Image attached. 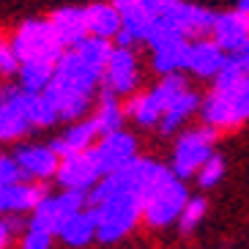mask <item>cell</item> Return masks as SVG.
<instances>
[{
    "label": "cell",
    "mask_w": 249,
    "mask_h": 249,
    "mask_svg": "<svg viewBox=\"0 0 249 249\" xmlns=\"http://www.w3.org/2000/svg\"><path fill=\"white\" fill-rule=\"evenodd\" d=\"M205 211H208V203H205V197H189L186 200V205L181 208V213H178V225H181L183 233H192L195 227L203 222Z\"/></svg>",
    "instance_id": "4316f807"
},
{
    "label": "cell",
    "mask_w": 249,
    "mask_h": 249,
    "mask_svg": "<svg viewBox=\"0 0 249 249\" xmlns=\"http://www.w3.org/2000/svg\"><path fill=\"white\" fill-rule=\"evenodd\" d=\"M52 247V235L44 230H33L28 227V233L22 238V249H50Z\"/></svg>",
    "instance_id": "4dcf8cb0"
},
{
    "label": "cell",
    "mask_w": 249,
    "mask_h": 249,
    "mask_svg": "<svg viewBox=\"0 0 249 249\" xmlns=\"http://www.w3.org/2000/svg\"><path fill=\"white\" fill-rule=\"evenodd\" d=\"M249 115V52L227 55L213 77V90L203 102V118L211 129H235Z\"/></svg>",
    "instance_id": "3957f363"
},
{
    "label": "cell",
    "mask_w": 249,
    "mask_h": 249,
    "mask_svg": "<svg viewBox=\"0 0 249 249\" xmlns=\"http://www.w3.org/2000/svg\"><path fill=\"white\" fill-rule=\"evenodd\" d=\"M93 124H96V129H99V137L112 134V132L121 129V124H124V107L118 104V96L102 90L99 107H96V112H93Z\"/></svg>",
    "instance_id": "603a6c76"
},
{
    "label": "cell",
    "mask_w": 249,
    "mask_h": 249,
    "mask_svg": "<svg viewBox=\"0 0 249 249\" xmlns=\"http://www.w3.org/2000/svg\"><path fill=\"white\" fill-rule=\"evenodd\" d=\"M17 71V60L11 55V47L0 38V74H14Z\"/></svg>",
    "instance_id": "1f68e13d"
},
{
    "label": "cell",
    "mask_w": 249,
    "mask_h": 249,
    "mask_svg": "<svg viewBox=\"0 0 249 249\" xmlns=\"http://www.w3.org/2000/svg\"><path fill=\"white\" fill-rule=\"evenodd\" d=\"M19 230V222H6L0 219V249H6L8 241H11V235Z\"/></svg>",
    "instance_id": "d6a6232c"
},
{
    "label": "cell",
    "mask_w": 249,
    "mask_h": 249,
    "mask_svg": "<svg viewBox=\"0 0 249 249\" xmlns=\"http://www.w3.org/2000/svg\"><path fill=\"white\" fill-rule=\"evenodd\" d=\"M8 47H11V55H14L17 66H22V63L55 66L58 58L66 52L63 44L58 41V36L52 33L47 19H28V22H22Z\"/></svg>",
    "instance_id": "5b68a950"
},
{
    "label": "cell",
    "mask_w": 249,
    "mask_h": 249,
    "mask_svg": "<svg viewBox=\"0 0 249 249\" xmlns=\"http://www.w3.org/2000/svg\"><path fill=\"white\" fill-rule=\"evenodd\" d=\"M216 142V129H195L178 137L176 151H173V176L176 178H192L203 167V161L213 154Z\"/></svg>",
    "instance_id": "9c48e42d"
},
{
    "label": "cell",
    "mask_w": 249,
    "mask_h": 249,
    "mask_svg": "<svg viewBox=\"0 0 249 249\" xmlns=\"http://www.w3.org/2000/svg\"><path fill=\"white\" fill-rule=\"evenodd\" d=\"M159 161L151 159H132L126 167L115 170L110 176L99 178L90 186L85 203L90 205L96 219V238L102 244H112L124 238L140 219L142 205V189L148 178L154 176Z\"/></svg>",
    "instance_id": "6da1fadb"
},
{
    "label": "cell",
    "mask_w": 249,
    "mask_h": 249,
    "mask_svg": "<svg viewBox=\"0 0 249 249\" xmlns=\"http://www.w3.org/2000/svg\"><path fill=\"white\" fill-rule=\"evenodd\" d=\"M189 200V192L183 186L181 178L170 173V167L156 164L154 176L148 178L145 189H142V205H140V216L154 227H164L178 219L181 208Z\"/></svg>",
    "instance_id": "277c9868"
},
{
    "label": "cell",
    "mask_w": 249,
    "mask_h": 249,
    "mask_svg": "<svg viewBox=\"0 0 249 249\" xmlns=\"http://www.w3.org/2000/svg\"><path fill=\"white\" fill-rule=\"evenodd\" d=\"M47 192L38 183H11V186H0V213H22L33 211Z\"/></svg>",
    "instance_id": "ac0fdd59"
},
{
    "label": "cell",
    "mask_w": 249,
    "mask_h": 249,
    "mask_svg": "<svg viewBox=\"0 0 249 249\" xmlns=\"http://www.w3.org/2000/svg\"><path fill=\"white\" fill-rule=\"evenodd\" d=\"M140 71H137V58L129 47H112L110 58L102 69V90L112 96H132L137 88Z\"/></svg>",
    "instance_id": "30bf717a"
},
{
    "label": "cell",
    "mask_w": 249,
    "mask_h": 249,
    "mask_svg": "<svg viewBox=\"0 0 249 249\" xmlns=\"http://www.w3.org/2000/svg\"><path fill=\"white\" fill-rule=\"evenodd\" d=\"M183 88H186V82H183L181 74H164V80L154 90H148L142 96H132L124 112L129 118H134L140 126H154V124H159V118H161V112L167 110V104Z\"/></svg>",
    "instance_id": "52a82bcc"
},
{
    "label": "cell",
    "mask_w": 249,
    "mask_h": 249,
    "mask_svg": "<svg viewBox=\"0 0 249 249\" xmlns=\"http://www.w3.org/2000/svg\"><path fill=\"white\" fill-rule=\"evenodd\" d=\"M183 52H186V41H170L154 50V69L161 74H178L183 69Z\"/></svg>",
    "instance_id": "cb8c5ba5"
},
{
    "label": "cell",
    "mask_w": 249,
    "mask_h": 249,
    "mask_svg": "<svg viewBox=\"0 0 249 249\" xmlns=\"http://www.w3.org/2000/svg\"><path fill=\"white\" fill-rule=\"evenodd\" d=\"M52 28V33L58 36V41L63 44V50H71L88 36V28H85V11L82 8H58L55 14L47 19Z\"/></svg>",
    "instance_id": "e0dca14e"
},
{
    "label": "cell",
    "mask_w": 249,
    "mask_h": 249,
    "mask_svg": "<svg viewBox=\"0 0 249 249\" xmlns=\"http://www.w3.org/2000/svg\"><path fill=\"white\" fill-rule=\"evenodd\" d=\"M99 140V129H96L93 118H88V121H80V124H74L71 129H69L66 134H60L55 142H52V151H55V156L58 159H63V156H71V154H80V151H85V148H90Z\"/></svg>",
    "instance_id": "d6986e66"
},
{
    "label": "cell",
    "mask_w": 249,
    "mask_h": 249,
    "mask_svg": "<svg viewBox=\"0 0 249 249\" xmlns=\"http://www.w3.org/2000/svg\"><path fill=\"white\" fill-rule=\"evenodd\" d=\"M30 121H33V129H44V126H52L58 118L52 112L50 102H47L41 93H30Z\"/></svg>",
    "instance_id": "f1b7e54d"
},
{
    "label": "cell",
    "mask_w": 249,
    "mask_h": 249,
    "mask_svg": "<svg viewBox=\"0 0 249 249\" xmlns=\"http://www.w3.org/2000/svg\"><path fill=\"white\" fill-rule=\"evenodd\" d=\"M197 104H200V99L192 90H186L183 88L181 93L173 99V102L167 104V110L161 112V118H159V129H161V134H173L178 129V126L186 121V118L192 115V112L197 110Z\"/></svg>",
    "instance_id": "44dd1931"
},
{
    "label": "cell",
    "mask_w": 249,
    "mask_h": 249,
    "mask_svg": "<svg viewBox=\"0 0 249 249\" xmlns=\"http://www.w3.org/2000/svg\"><path fill=\"white\" fill-rule=\"evenodd\" d=\"M85 11V28H88V36L96 38H110L118 36L121 30V17H118V8L112 3H93V6L82 8Z\"/></svg>",
    "instance_id": "ffe728a7"
},
{
    "label": "cell",
    "mask_w": 249,
    "mask_h": 249,
    "mask_svg": "<svg viewBox=\"0 0 249 249\" xmlns=\"http://www.w3.org/2000/svg\"><path fill=\"white\" fill-rule=\"evenodd\" d=\"M227 55L213 44L211 38H192L186 41V52H183V69H189L197 77H216L219 69L225 66Z\"/></svg>",
    "instance_id": "9a60e30c"
},
{
    "label": "cell",
    "mask_w": 249,
    "mask_h": 249,
    "mask_svg": "<svg viewBox=\"0 0 249 249\" xmlns=\"http://www.w3.org/2000/svg\"><path fill=\"white\" fill-rule=\"evenodd\" d=\"M195 176H197V181H200V186H203V189L216 186V183L225 178V159H222L219 154H211L208 159L203 161V167H200Z\"/></svg>",
    "instance_id": "83f0119b"
},
{
    "label": "cell",
    "mask_w": 249,
    "mask_h": 249,
    "mask_svg": "<svg viewBox=\"0 0 249 249\" xmlns=\"http://www.w3.org/2000/svg\"><path fill=\"white\" fill-rule=\"evenodd\" d=\"M11 159L17 161L22 178H33V181L55 176L58 161H60L50 145H22V148H17V154Z\"/></svg>",
    "instance_id": "2e32d148"
},
{
    "label": "cell",
    "mask_w": 249,
    "mask_h": 249,
    "mask_svg": "<svg viewBox=\"0 0 249 249\" xmlns=\"http://www.w3.org/2000/svg\"><path fill=\"white\" fill-rule=\"evenodd\" d=\"M211 41L219 47L225 55H241L249 52V14L247 11H222L213 14L211 22Z\"/></svg>",
    "instance_id": "7c38bea8"
},
{
    "label": "cell",
    "mask_w": 249,
    "mask_h": 249,
    "mask_svg": "<svg viewBox=\"0 0 249 249\" xmlns=\"http://www.w3.org/2000/svg\"><path fill=\"white\" fill-rule=\"evenodd\" d=\"M71 50L77 52L85 63H90V66H96V69H104V63H107V58H110V52H112V44L104 41V38L85 36L80 44L71 47Z\"/></svg>",
    "instance_id": "484cf974"
},
{
    "label": "cell",
    "mask_w": 249,
    "mask_h": 249,
    "mask_svg": "<svg viewBox=\"0 0 249 249\" xmlns=\"http://www.w3.org/2000/svg\"><path fill=\"white\" fill-rule=\"evenodd\" d=\"M85 208V192H69L63 189L60 195L50 197L44 195L41 203L33 208V216H30V225L33 230H44L50 235H58V230L71 219L77 211Z\"/></svg>",
    "instance_id": "ba28073f"
},
{
    "label": "cell",
    "mask_w": 249,
    "mask_h": 249,
    "mask_svg": "<svg viewBox=\"0 0 249 249\" xmlns=\"http://www.w3.org/2000/svg\"><path fill=\"white\" fill-rule=\"evenodd\" d=\"M55 178H58L60 186L69 189V192H88L90 186L102 178V167H99L93 145L80 151V154L63 156V159L58 161Z\"/></svg>",
    "instance_id": "8fae6325"
},
{
    "label": "cell",
    "mask_w": 249,
    "mask_h": 249,
    "mask_svg": "<svg viewBox=\"0 0 249 249\" xmlns=\"http://www.w3.org/2000/svg\"><path fill=\"white\" fill-rule=\"evenodd\" d=\"M25 181L19 167H17V161L11 156H0V186H11V183H19Z\"/></svg>",
    "instance_id": "f546056e"
},
{
    "label": "cell",
    "mask_w": 249,
    "mask_h": 249,
    "mask_svg": "<svg viewBox=\"0 0 249 249\" xmlns=\"http://www.w3.org/2000/svg\"><path fill=\"white\" fill-rule=\"evenodd\" d=\"M52 69L55 66H44V63H22L19 66V90H25V93H41L50 85Z\"/></svg>",
    "instance_id": "d4e9b609"
},
{
    "label": "cell",
    "mask_w": 249,
    "mask_h": 249,
    "mask_svg": "<svg viewBox=\"0 0 249 249\" xmlns=\"http://www.w3.org/2000/svg\"><path fill=\"white\" fill-rule=\"evenodd\" d=\"M58 235L71 247H85L90 238H96V219L90 208H82L66 222V225L58 230Z\"/></svg>",
    "instance_id": "7402d4cb"
},
{
    "label": "cell",
    "mask_w": 249,
    "mask_h": 249,
    "mask_svg": "<svg viewBox=\"0 0 249 249\" xmlns=\"http://www.w3.org/2000/svg\"><path fill=\"white\" fill-rule=\"evenodd\" d=\"M176 0H112V6L118 8L121 17V30H118V47L137 44L145 38V30L154 25V19H159Z\"/></svg>",
    "instance_id": "8992f818"
},
{
    "label": "cell",
    "mask_w": 249,
    "mask_h": 249,
    "mask_svg": "<svg viewBox=\"0 0 249 249\" xmlns=\"http://www.w3.org/2000/svg\"><path fill=\"white\" fill-rule=\"evenodd\" d=\"M93 151H96V159H99V167H102V178L126 167L132 159H137V142L124 129L99 137V142H93Z\"/></svg>",
    "instance_id": "5bb4252c"
},
{
    "label": "cell",
    "mask_w": 249,
    "mask_h": 249,
    "mask_svg": "<svg viewBox=\"0 0 249 249\" xmlns=\"http://www.w3.org/2000/svg\"><path fill=\"white\" fill-rule=\"evenodd\" d=\"M102 85V69L90 66L74 50H66L52 69L50 85L41 90L58 121H74L88 112L96 88Z\"/></svg>",
    "instance_id": "7a4b0ae2"
},
{
    "label": "cell",
    "mask_w": 249,
    "mask_h": 249,
    "mask_svg": "<svg viewBox=\"0 0 249 249\" xmlns=\"http://www.w3.org/2000/svg\"><path fill=\"white\" fill-rule=\"evenodd\" d=\"M30 129V93L17 88L0 93V140H19Z\"/></svg>",
    "instance_id": "4fadbf2b"
}]
</instances>
